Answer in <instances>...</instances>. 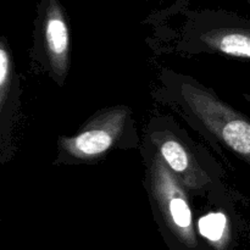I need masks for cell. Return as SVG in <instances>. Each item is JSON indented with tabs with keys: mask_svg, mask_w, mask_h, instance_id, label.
Returning <instances> with one entry per match:
<instances>
[{
	"mask_svg": "<svg viewBox=\"0 0 250 250\" xmlns=\"http://www.w3.org/2000/svg\"><path fill=\"white\" fill-rule=\"evenodd\" d=\"M148 146L160 155L168 170L187 190L205 194L215 188V178L203 165L194 148L172 128L160 125L150 127Z\"/></svg>",
	"mask_w": 250,
	"mask_h": 250,
	"instance_id": "4",
	"label": "cell"
},
{
	"mask_svg": "<svg viewBox=\"0 0 250 250\" xmlns=\"http://www.w3.org/2000/svg\"><path fill=\"white\" fill-rule=\"evenodd\" d=\"M15 88V75L12 58L6 42L1 41L0 44V110L1 116L5 110L10 109V102L12 99V90Z\"/></svg>",
	"mask_w": 250,
	"mask_h": 250,
	"instance_id": "8",
	"label": "cell"
},
{
	"mask_svg": "<svg viewBox=\"0 0 250 250\" xmlns=\"http://www.w3.org/2000/svg\"><path fill=\"white\" fill-rule=\"evenodd\" d=\"M199 234L208 242L212 250H227L231 233L229 231V222L221 212H214L203 216L198 225Z\"/></svg>",
	"mask_w": 250,
	"mask_h": 250,
	"instance_id": "7",
	"label": "cell"
},
{
	"mask_svg": "<svg viewBox=\"0 0 250 250\" xmlns=\"http://www.w3.org/2000/svg\"><path fill=\"white\" fill-rule=\"evenodd\" d=\"M41 56L56 82L62 83L70 68V27L60 2L48 0L38 17Z\"/></svg>",
	"mask_w": 250,
	"mask_h": 250,
	"instance_id": "5",
	"label": "cell"
},
{
	"mask_svg": "<svg viewBox=\"0 0 250 250\" xmlns=\"http://www.w3.org/2000/svg\"><path fill=\"white\" fill-rule=\"evenodd\" d=\"M146 182L159 222L172 250H205L198 238L188 192L158 153H146Z\"/></svg>",
	"mask_w": 250,
	"mask_h": 250,
	"instance_id": "2",
	"label": "cell"
},
{
	"mask_svg": "<svg viewBox=\"0 0 250 250\" xmlns=\"http://www.w3.org/2000/svg\"><path fill=\"white\" fill-rule=\"evenodd\" d=\"M244 98H246L247 102H248L249 104H250V95L249 94H244Z\"/></svg>",
	"mask_w": 250,
	"mask_h": 250,
	"instance_id": "9",
	"label": "cell"
},
{
	"mask_svg": "<svg viewBox=\"0 0 250 250\" xmlns=\"http://www.w3.org/2000/svg\"><path fill=\"white\" fill-rule=\"evenodd\" d=\"M133 129L128 106L105 107L90 117L76 134L58 142V160L65 164L95 163L121 146Z\"/></svg>",
	"mask_w": 250,
	"mask_h": 250,
	"instance_id": "3",
	"label": "cell"
},
{
	"mask_svg": "<svg viewBox=\"0 0 250 250\" xmlns=\"http://www.w3.org/2000/svg\"><path fill=\"white\" fill-rule=\"evenodd\" d=\"M165 99L175 103L199 131L250 165V120L194 78L165 71Z\"/></svg>",
	"mask_w": 250,
	"mask_h": 250,
	"instance_id": "1",
	"label": "cell"
},
{
	"mask_svg": "<svg viewBox=\"0 0 250 250\" xmlns=\"http://www.w3.org/2000/svg\"><path fill=\"white\" fill-rule=\"evenodd\" d=\"M190 41L199 49L242 60H250V22L243 20H219L217 23L200 26L193 31Z\"/></svg>",
	"mask_w": 250,
	"mask_h": 250,
	"instance_id": "6",
	"label": "cell"
}]
</instances>
